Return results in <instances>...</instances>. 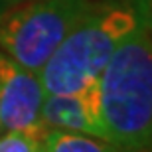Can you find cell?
<instances>
[{"mask_svg": "<svg viewBox=\"0 0 152 152\" xmlns=\"http://www.w3.org/2000/svg\"><path fill=\"white\" fill-rule=\"evenodd\" d=\"M39 152H126L117 144L91 134L48 129L39 140Z\"/></svg>", "mask_w": 152, "mask_h": 152, "instance_id": "obj_6", "label": "cell"}, {"mask_svg": "<svg viewBox=\"0 0 152 152\" xmlns=\"http://www.w3.org/2000/svg\"><path fill=\"white\" fill-rule=\"evenodd\" d=\"M42 136L32 132H0V152H39Z\"/></svg>", "mask_w": 152, "mask_h": 152, "instance_id": "obj_7", "label": "cell"}, {"mask_svg": "<svg viewBox=\"0 0 152 152\" xmlns=\"http://www.w3.org/2000/svg\"><path fill=\"white\" fill-rule=\"evenodd\" d=\"M42 121L48 129L81 132L107 140V130L101 113L99 83L75 93L45 95L42 107Z\"/></svg>", "mask_w": 152, "mask_h": 152, "instance_id": "obj_5", "label": "cell"}, {"mask_svg": "<svg viewBox=\"0 0 152 152\" xmlns=\"http://www.w3.org/2000/svg\"><path fill=\"white\" fill-rule=\"evenodd\" d=\"M45 91L39 73L22 67L0 51V132L44 134Z\"/></svg>", "mask_w": 152, "mask_h": 152, "instance_id": "obj_4", "label": "cell"}, {"mask_svg": "<svg viewBox=\"0 0 152 152\" xmlns=\"http://www.w3.org/2000/svg\"><path fill=\"white\" fill-rule=\"evenodd\" d=\"M24 2H30V0H0V18L4 16L6 12H10L12 8L24 4Z\"/></svg>", "mask_w": 152, "mask_h": 152, "instance_id": "obj_8", "label": "cell"}, {"mask_svg": "<svg viewBox=\"0 0 152 152\" xmlns=\"http://www.w3.org/2000/svg\"><path fill=\"white\" fill-rule=\"evenodd\" d=\"M95 4L93 0L24 2L0 18V51L22 67L39 73Z\"/></svg>", "mask_w": 152, "mask_h": 152, "instance_id": "obj_3", "label": "cell"}, {"mask_svg": "<svg viewBox=\"0 0 152 152\" xmlns=\"http://www.w3.org/2000/svg\"><path fill=\"white\" fill-rule=\"evenodd\" d=\"M146 20H148V24H150V28H152V18H148V16H146Z\"/></svg>", "mask_w": 152, "mask_h": 152, "instance_id": "obj_10", "label": "cell"}, {"mask_svg": "<svg viewBox=\"0 0 152 152\" xmlns=\"http://www.w3.org/2000/svg\"><path fill=\"white\" fill-rule=\"evenodd\" d=\"M144 14L142 0L97 2L42 67L39 79L45 95L75 93L99 83L115 50L138 28Z\"/></svg>", "mask_w": 152, "mask_h": 152, "instance_id": "obj_2", "label": "cell"}, {"mask_svg": "<svg viewBox=\"0 0 152 152\" xmlns=\"http://www.w3.org/2000/svg\"><path fill=\"white\" fill-rule=\"evenodd\" d=\"M142 4H144V8H146V16L152 18V0H142Z\"/></svg>", "mask_w": 152, "mask_h": 152, "instance_id": "obj_9", "label": "cell"}, {"mask_svg": "<svg viewBox=\"0 0 152 152\" xmlns=\"http://www.w3.org/2000/svg\"><path fill=\"white\" fill-rule=\"evenodd\" d=\"M107 140L152 152V28L146 20L121 42L99 77Z\"/></svg>", "mask_w": 152, "mask_h": 152, "instance_id": "obj_1", "label": "cell"}]
</instances>
